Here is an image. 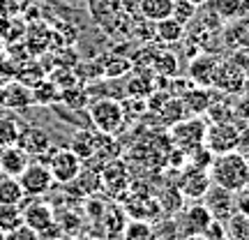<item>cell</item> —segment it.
I'll return each instance as SVG.
<instances>
[{
  "mask_svg": "<svg viewBox=\"0 0 249 240\" xmlns=\"http://www.w3.org/2000/svg\"><path fill=\"white\" fill-rule=\"evenodd\" d=\"M139 12L145 21L157 23L161 18L171 17L173 12V0H139Z\"/></svg>",
  "mask_w": 249,
  "mask_h": 240,
  "instance_id": "cell-23",
  "label": "cell"
},
{
  "mask_svg": "<svg viewBox=\"0 0 249 240\" xmlns=\"http://www.w3.org/2000/svg\"><path fill=\"white\" fill-rule=\"evenodd\" d=\"M205 129H208V123L201 116H187L169 127V141L173 148H180L189 155L194 148L203 146Z\"/></svg>",
  "mask_w": 249,
  "mask_h": 240,
  "instance_id": "cell-3",
  "label": "cell"
},
{
  "mask_svg": "<svg viewBox=\"0 0 249 240\" xmlns=\"http://www.w3.org/2000/svg\"><path fill=\"white\" fill-rule=\"evenodd\" d=\"M0 240H5V231H0Z\"/></svg>",
  "mask_w": 249,
  "mask_h": 240,
  "instance_id": "cell-48",
  "label": "cell"
},
{
  "mask_svg": "<svg viewBox=\"0 0 249 240\" xmlns=\"http://www.w3.org/2000/svg\"><path fill=\"white\" fill-rule=\"evenodd\" d=\"M213 160H214V155L205 146H198V148H194V150L189 152V164H194L198 169H210Z\"/></svg>",
  "mask_w": 249,
  "mask_h": 240,
  "instance_id": "cell-38",
  "label": "cell"
},
{
  "mask_svg": "<svg viewBox=\"0 0 249 240\" xmlns=\"http://www.w3.org/2000/svg\"><path fill=\"white\" fill-rule=\"evenodd\" d=\"M245 86H247V76L233 65L231 58H219L210 88L217 92H224V95H242Z\"/></svg>",
  "mask_w": 249,
  "mask_h": 240,
  "instance_id": "cell-6",
  "label": "cell"
},
{
  "mask_svg": "<svg viewBox=\"0 0 249 240\" xmlns=\"http://www.w3.org/2000/svg\"><path fill=\"white\" fill-rule=\"evenodd\" d=\"M233 199H235V213L249 217V185L233 192Z\"/></svg>",
  "mask_w": 249,
  "mask_h": 240,
  "instance_id": "cell-41",
  "label": "cell"
},
{
  "mask_svg": "<svg viewBox=\"0 0 249 240\" xmlns=\"http://www.w3.org/2000/svg\"><path fill=\"white\" fill-rule=\"evenodd\" d=\"M44 79H46V72H44V67H42V62H37V60L23 65V67L18 70V76H17L18 83H23L28 88H35L37 83Z\"/></svg>",
  "mask_w": 249,
  "mask_h": 240,
  "instance_id": "cell-32",
  "label": "cell"
},
{
  "mask_svg": "<svg viewBox=\"0 0 249 240\" xmlns=\"http://www.w3.org/2000/svg\"><path fill=\"white\" fill-rule=\"evenodd\" d=\"M132 67V60L124 58V55H111L107 62H104V76L107 79H120L124 74H129Z\"/></svg>",
  "mask_w": 249,
  "mask_h": 240,
  "instance_id": "cell-33",
  "label": "cell"
},
{
  "mask_svg": "<svg viewBox=\"0 0 249 240\" xmlns=\"http://www.w3.org/2000/svg\"><path fill=\"white\" fill-rule=\"evenodd\" d=\"M14 146H18L28 157H35V155H42V152L51 150V139H49V134L42 127H26V129L21 127Z\"/></svg>",
  "mask_w": 249,
  "mask_h": 240,
  "instance_id": "cell-14",
  "label": "cell"
},
{
  "mask_svg": "<svg viewBox=\"0 0 249 240\" xmlns=\"http://www.w3.org/2000/svg\"><path fill=\"white\" fill-rule=\"evenodd\" d=\"M18 183L23 187L26 196H42L55 185L53 176L44 162H28V166L18 176Z\"/></svg>",
  "mask_w": 249,
  "mask_h": 240,
  "instance_id": "cell-8",
  "label": "cell"
},
{
  "mask_svg": "<svg viewBox=\"0 0 249 240\" xmlns=\"http://www.w3.org/2000/svg\"><path fill=\"white\" fill-rule=\"evenodd\" d=\"M155 35L161 44H178L185 39V23H180L173 17H166L155 23Z\"/></svg>",
  "mask_w": 249,
  "mask_h": 240,
  "instance_id": "cell-20",
  "label": "cell"
},
{
  "mask_svg": "<svg viewBox=\"0 0 249 240\" xmlns=\"http://www.w3.org/2000/svg\"><path fill=\"white\" fill-rule=\"evenodd\" d=\"M5 240H39V233L33 231L26 224H18L17 229H12V231L5 233Z\"/></svg>",
  "mask_w": 249,
  "mask_h": 240,
  "instance_id": "cell-40",
  "label": "cell"
},
{
  "mask_svg": "<svg viewBox=\"0 0 249 240\" xmlns=\"http://www.w3.org/2000/svg\"><path fill=\"white\" fill-rule=\"evenodd\" d=\"M208 173H210L213 185H219L229 192H238L249 185V160L245 157V152L238 150L214 155Z\"/></svg>",
  "mask_w": 249,
  "mask_h": 240,
  "instance_id": "cell-1",
  "label": "cell"
},
{
  "mask_svg": "<svg viewBox=\"0 0 249 240\" xmlns=\"http://www.w3.org/2000/svg\"><path fill=\"white\" fill-rule=\"evenodd\" d=\"M33 104V88H28L23 83H9L5 86V104L2 107L7 109H26Z\"/></svg>",
  "mask_w": 249,
  "mask_h": 240,
  "instance_id": "cell-22",
  "label": "cell"
},
{
  "mask_svg": "<svg viewBox=\"0 0 249 240\" xmlns=\"http://www.w3.org/2000/svg\"><path fill=\"white\" fill-rule=\"evenodd\" d=\"M123 240H160L155 226L150 222H141V220H129L123 229Z\"/></svg>",
  "mask_w": 249,
  "mask_h": 240,
  "instance_id": "cell-27",
  "label": "cell"
},
{
  "mask_svg": "<svg viewBox=\"0 0 249 240\" xmlns=\"http://www.w3.org/2000/svg\"><path fill=\"white\" fill-rule=\"evenodd\" d=\"M2 49H5V42H2V39H0V54H2Z\"/></svg>",
  "mask_w": 249,
  "mask_h": 240,
  "instance_id": "cell-46",
  "label": "cell"
},
{
  "mask_svg": "<svg viewBox=\"0 0 249 240\" xmlns=\"http://www.w3.org/2000/svg\"><path fill=\"white\" fill-rule=\"evenodd\" d=\"M178 55L173 51H160V54L152 55V62H150V70L155 72V76H166V79H173L178 74Z\"/></svg>",
  "mask_w": 249,
  "mask_h": 240,
  "instance_id": "cell-24",
  "label": "cell"
},
{
  "mask_svg": "<svg viewBox=\"0 0 249 240\" xmlns=\"http://www.w3.org/2000/svg\"><path fill=\"white\" fill-rule=\"evenodd\" d=\"M28 162H30V157H28L18 146H5V148L0 150V173H2V176H14V178H18L21 171L28 166Z\"/></svg>",
  "mask_w": 249,
  "mask_h": 240,
  "instance_id": "cell-17",
  "label": "cell"
},
{
  "mask_svg": "<svg viewBox=\"0 0 249 240\" xmlns=\"http://www.w3.org/2000/svg\"><path fill=\"white\" fill-rule=\"evenodd\" d=\"M205 203V208L210 210L214 220H219V222H226L233 213H235V199H233V192L229 189H224L219 185H210L208 187V192L205 196L201 199Z\"/></svg>",
  "mask_w": 249,
  "mask_h": 240,
  "instance_id": "cell-10",
  "label": "cell"
},
{
  "mask_svg": "<svg viewBox=\"0 0 249 240\" xmlns=\"http://www.w3.org/2000/svg\"><path fill=\"white\" fill-rule=\"evenodd\" d=\"M18 132H21V127H18V123L14 118L0 116V148L14 146L18 139Z\"/></svg>",
  "mask_w": 249,
  "mask_h": 240,
  "instance_id": "cell-35",
  "label": "cell"
},
{
  "mask_svg": "<svg viewBox=\"0 0 249 240\" xmlns=\"http://www.w3.org/2000/svg\"><path fill=\"white\" fill-rule=\"evenodd\" d=\"M18 224H23L21 205H0V231H12Z\"/></svg>",
  "mask_w": 249,
  "mask_h": 240,
  "instance_id": "cell-34",
  "label": "cell"
},
{
  "mask_svg": "<svg viewBox=\"0 0 249 240\" xmlns=\"http://www.w3.org/2000/svg\"><path fill=\"white\" fill-rule=\"evenodd\" d=\"M21 213H23V224L30 226V229L37 233L49 231L55 224L53 210H51V205L44 203V201H33V203H28V205L21 203Z\"/></svg>",
  "mask_w": 249,
  "mask_h": 240,
  "instance_id": "cell-12",
  "label": "cell"
},
{
  "mask_svg": "<svg viewBox=\"0 0 249 240\" xmlns=\"http://www.w3.org/2000/svg\"><path fill=\"white\" fill-rule=\"evenodd\" d=\"M46 166L53 176V183L70 185V183H76V178L81 176L83 162L70 148H60V150H51V155L46 157Z\"/></svg>",
  "mask_w": 249,
  "mask_h": 240,
  "instance_id": "cell-5",
  "label": "cell"
},
{
  "mask_svg": "<svg viewBox=\"0 0 249 240\" xmlns=\"http://www.w3.org/2000/svg\"><path fill=\"white\" fill-rule=\"evenodd\" d=\"M189 2H194L196 7H201V5H208V2H210V0H189Z\"/></svg>",
  "mask_w": 249,
  "mask_h": 240,
  "instance_id": "cell-44",
  "label": "cell"
},
{
  "mask_svg": "<svg viewBox=\"0 0 249 240\" xmlns=\"http://www.w3.org/2000/svg\"><path fill=\"white\" fill-rule=\"evenodd\" d=\"M180 240H205L203 236H180Z\"/></svg>",
  "mask_w": 249,
  "mask_h": 240,
  "instance_id": "cell-43",
  "label": "cell"
},
{
  "mask_svg": "<svg viewBox=\"0 0 249 240\" xmlns=\"http://www.w3.org/2000/svg\"><path fill=\"white\" fill-rule=\"evenodd\" d=\"M155 113L160 116V123L166 125V127L180 123L182 118H187V111H185V107H182L180 97H166L160 104V109H157Z\"/></svg>",
  "mask_w": 249,
  "mask_h": 240,
  "instance_id": "cell-25",
  "label": "cell"
},
{
  "mask_svg": "<svg viewBox=\"0 0 249 240\" xmlns=\"http://www.w3.org/2000/svg\"><path fill=\"white\" fill-rule=\"evenodd\" d=\"M152 92H155V72L134 70L132 79L127 81V95L132 99H145Z\"/></svg>",
  "mask_w": 249,
  "mask_h": 240,
  "instance_id": "cell-19",
  "label": "cell"
},
{
  "mask_svg": "<svg viewBox=\"0 0 249 240\" xmlns=\"http://www.w3.org/2000/svg\"><path fill=\"white\" fill-rule=\"evenodd\" d=\"M182 107H185L187 116H203L208 107L214 102L213 88H203V86H194V88H187L178 95Z\"/></svg>",
  "mask_w": 249,
  "mask_h": 240,
  "instance_id": "cell-15",
  "label": "cell"
},
{
  "mask_svg": "<svg viewBox=\"0 0 249 240\" xmlns=\"http://www.w3.org/2000/svg\"><path fill=\"white\" fill-rule=\"evenodd\" d=\"M185 201L187 199L180 194L178 185H166V189L157 196V203H160V208H161V213L164 215L180 213V210H182V205H185Z\"/></svg>",
  "mask_w": 249,
  "mask_h": 240,
  "instance_id": "cell-26",
  "label": "cell"
},
{
  "mask_svg": "<svg viewBox=\"0 0 249 240\" xmlns=\"http://www.w3.org/2000/svg\"><path fill=\"white\" fill-rule=\"evenodd\" d=\"M217 240H229V238H217Z\"/></svg>",
  "mask_w": 249,
  "mask_h": 240,
  "instance_id": "cell-49",
  "label": "cell"
},
{
  "mask_svg": "<svg viewBox=\"0 0 249 240\" xmlns=\"http://www.w3.org/2000/svg\"><path fill=\"white\" fill-rule=\"evenodd\" d=\"M214 217L210 215V210L205 208V203H192L189 208H185L182 220L178 222L180 226V236H203L205 229L210 226Z\"/></svg>",
  "mask_w": 249,
  "mask_h": 240,
  "instance_id": "cell-11",
  "label": "cell"
},
{
  "mask_svg": "<svg viewBox=\"0 0 249 240\" xmlns=\"http://www.w3.org/2000/svg\"><path fill=\"white\" fill-rule=\"evenodd\" d=\"M99 185L107 189L111 196H123L129 185H132V176H129V169L123 160H111L107 162L102 171H99Z\"/></svg>",
  "mask_w": 249,
  "mask_h": 240,
  "instance_id": "cell-9",
  "label": "cell"
},
{
  "mask_svg": "<svg viewBox=\"0 0 249 240\" xmlns=\"http://www.w3.org/2000/svg\"><path fill=\"white\" fill-rule=\"evenodd\" d=\"M88 109H90L88 116H90V123H92V129L104 134H113V136L124 129L127 116H124L123 102L111 97H102L97 102H90Z\"/></svg>",
  "mask_w": 249,
  "mask_h": 240,
  "instance_id": "cell-2",
  "label": "cell"
},
{
  "mask_svg": "<svg viewBox=\"0 0 249 240\" xmlns=\"http://www.w3.org/2000/svg\"><path fill=\"white\" fill-rule=\"evenodd\" d=\"M217 62H219V55H214V54H198V55H194L192 62H189V70H187L189 81H192L194 86L210 88Z\"/></svg>",
  "mask_w": 249,
  "mask_h": 240,
  "instance_id": "cell-13",
  "label": "cell"
},
{
  "mask_svg": "<svg viewBox=\"0 0 249 240\" xmlns=\"http://www.w3.org/2000/svg\"><path fill=\"white\" fill-rule=\"evenodd\" d=\"M60 102L65 104V107H70L71 111H83V109L90 104V95L83 88L71 86V88H67V90H62L60 92Z\"/></svg>",
  "mask_w": 249,
  "mask_h": 240,
  "instance_id": "cell-31",
  "label": "cell"
},
{
  "mask_svg": "<svg viewBox=\"0 0 249 240\" xmlns=\"http://www.w3.org/2000/svg\"><path fill=\"white\" fill-rule=\"evenodd\" d=\"M242 148H245V157H247V160H249V143H245Z\"/></svg>",
  "mask_w": 249,
  "mask_h": 240,
  "instance_id": "cell-45",
  "label": "cell"
},
{
  "mask_svg": "<svg viewBox=\"0 0 249 240\" xmlns=\"http://www.w3.org/2000/svg\"><path fill=\"white\" fill-rule=\"evenodd\" d=\"M26 199V192L14 176L0 173V205H21Z\"/></svg>",
  "mask_w": 249,
  "mask_h": 240,
  "instance_id": "cell-21",
  "label": "cell"
},
{
  "mask_svg": "<svg viewBox=\"0 0 249 240\" xmlns=\"http://www.w3.org/2000/svg\"><path fill=\"white\" fill-rule=\"evenodd\" d=\"M242 2H245V7H247V12H249V0H242Z\"/></svg>",
  "mask_w": 249,
  "mask_h": 240,
  "instance_id": "cell-47",
  "label": "cell"
},
{
  "mask_svg": "<svg viewBox=\"0 0 249 240\" xmlns=\"http://www.w3.org/2000/svg\"><path fill=\"white\" fill-rule=\"evenodd\" d=\"M46 79L53 83L55 88L60 90H67V88H71V86H76L79 83V79H76V74H71V70L70 67H60V70H53L51 74H46Z\"/></svg>",
  "mask_w": 249,
  "mask_h": 240,
  "instance_id": "cell-36",
  "label": "cell"
},
{
  "mask_svg": "<svg viewBox=\"0 0 249 240\" xmlns=\"http://www.w3.org/2000/svg\"><path fill=\"white\" fill-rule=\"evenodd\" d=\"M178 189L180 194L189 199V201H201L208 192V187L213 185L210 180V173L208 169H198L194 164H187L185 169H180V176H178Z\"/></svg>",
  "mask_w": 249,
  "mask_h": 240,
  "instance_id": "cell-7",
  "label": "cell"
},
{
  "mask_svg": "<svg viewBox=\"0 0 249 240\" xmlns=\"http://www.w3.org/2000/svg\"><path fill=\"white\" fill-rule=\"evenodd\" d=\"M233 111H235V118H245V120H249V95H245V97L240 99V104L233 107Z\"/></svg>",
  "mask_w": 249,
  "mask_h": 240,
  "instance_id": "cell-42",
  "label": "cell"
},
{
  "mask_svg": "<svg viewBox=\"0 0 249 240\" xmlns=\"http://www.w3.org/2000/svg\"><path fill=\"white\" fill-rule=\"evenodd\" d=\"M242 141V129L235 123H208L203 146L213 155L238 150Z\"/></svg>",
  "mask_w": 249,
  "mask_h": 240,
  "instance_id": "cell-4",
  "label": "cell"
},
{
  "mask_svg": "<svg viewBox=\"0 0 249 240\" xmlns=\"http://www.w3.org/2000/svg\"><path fill=\"white\" fill-rule=\"evenodd\" d=\"M171 17L178 18L180 23L187 26V23L196 17V5L189 2V0H173V12H171Z\"/></svg>",
  "mask_w": 249,
  "mask_h": 240,
  "instance_id": "cell-37",
  "label": "cell"
},
{
  "mask_svg": "<svg viewBox=\"0 0 249 240\" xmlns=\"http://www.w3.org/2000/svg\"><path fill=\"white\" fill-rule=\"evenodd\" d=\"M224 224H226V238L229 240H249V217L233 213Z\"/></svg>",
  "mask_w": 249,
  "mask_h": 240,
  "instance_id": "cell-30",
  "label": "cell"
},
{
  "mask_svg": "<svg viewBox=\"0 0 249 240\" xmlns=\"http://www.w3.org/2000/svg\"><path fill=\"white\" fill-rule=\"evenodd\" d=\"M233 60V65L238 67V70L245 74L249 79V46H240V49H233L231 55H229Z\"/></svg>",
  "mask_w": 249,
  "mask_h": 240,
  "instance_id": "cell-39",
  "label": "cell"
},
{
  "mask_svg": "<svg viewBox=\"0 0 249 240\" xmlns=\"http://www.w3.org/2000/svg\"><path fill=\"white\" fill-rule=\"evenodd\" d=\"M70 150L74 152L83 164L90 162L95 157V150H97V132H95V129H79V132H74Z\"/></svg>",
  "mask_w": 249,
  "mask_h": 240,
  "instance_id": "cell-18",
  "label": "cell"
},
{
  "mask_svg": "<svg viewBox=\"0 0 249 240\" xmlns=\"http://www.w3.org/2000/svg\"><path fill=\"white\" fill-rule=\"evenodd\" d=\"M210 7L219 14L222 21H231L235 17L247 14V7H245L242 0H210Z\"/></svg>",
  "mask_w": 249,
  "mask_h": 240,
  "instance_id": "cell-28",
  "label": "cell"
},
{
  "mask_svg": "<svg viewBox=\"0 0 249 240\" xmlns=\"http://www.w3.org/2000/svg\"><path fill=\"white\" fill-rule=\"evenodd\" d=\"M222 42L231 51L240 49V46H249V12L226 21V26L222 30Z\"/></svg>",
  "mask_w": 249,
  "mask_h": 240,
  "instance_id": "cell-16",
  "label": "cell"
},
{
  "mask_svg": "<svg viewBox=\"0 0 249 240\" xmlns=\"http://www.w3.org/2000/svg\"><path fill=\"white\" fill-rule=\"evenodd\" d=\"M60 99V90L55 88L49 79L39 81L35 88H33V104H42V107H51Z\"/></svg>",
  "mask_w": 249,
  "mask_h": 240,
  "instance_id": "cell-29",
  "label": "cell"
}]
</instances>
